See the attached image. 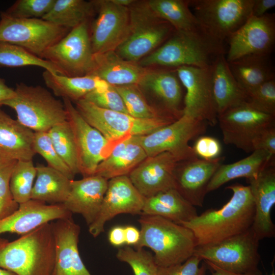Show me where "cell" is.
<instances>
[{
    "label": "cell",
    "mask_w": 275,
    "mask_h": 275,
    "mask_svg": "<svg viewBox=\"0 0 275 275\" xmlns=\"http://www.w3.org/2000/svg\"><path fill=\"white\" fill-rule=\"evenodd\" d=\"M226 188L232 196L221 208L208 209L180 224L193 232L197 247L217 243L252 227L255 207L249 186L235 184Z\"/></svg>",
    "instance_id": "1"
},
{
    "label": "cell",
    "mask_w": 275,
    "mask_h": 275,
    "mask_svg": "<svg viewBox=\"0 0 275 275\" xmlns=\"http://www.w3.org/2000/svg\"><path fill=\"white\" fill-rule=\"evenodd\" d=\"M54 260L51 222L11 242L0 237V268L16 275H51Z\"/></svg>",
    "instance_id": "2"
},
{
    "label": "cell",
    "mask_w": 275,
    "mask_h": 275,
    "mask_svg": "<svg viewBox=\"0 0 275 275\" xmlns=\"http://www.w3.org/2000/svg\"><path fill=\"white\" fill-rule=\"evenodd\" d=\"M139 222L140 238L134 246L150 248L160 267L182 263L194 255L197 240L188 228L157 215L142 214Z\"/></svg>",
    "instance_id": "3"
},
{
    "label": "cell",
    "mask_w": 275,
    "mask_h": 275,
    "mask_svg": "<svg viewBox=\"0 0 275 275\" xmlns=\"http://www.w3.org/2000/svg\"><path fill=\"white\" fill-rule=\"evenodd\" d=\"M222 54H225V47L213 42L202 33L175 30L162 44L137 64L146 68H206Z\"/></svg>",
    "instance_id": "4"
},
{
    "label": "cell",
    "mask_w": 275,
    "mask_h": 275,
    "mask_svg": "<svg viewBox=\"0 0 275 275\" xmlns=\"http://www.w3.org/2000/svg\"><path fill=\"white\" fill-rule=\"evenodd\" d=\"M15 96L2 105L14 109L17 120L34 132H48L57 124L68 120L63 101L40 86L17 84Z\"/></svg>",
    "instance_id": "5"
},
{
    "label": "cell",
    "mask_w": 275,
    "mask_h": 275,
    "mask_svg": "<svg viewBox=\"0 0 275 275\" xmlns=\"http://www.w3.org/2000/svg\"><path fill=\"white\" fill-rule=\"evenodd\" d=\"M128 8L129 31L115 51L122 59L138 63L162 44L175 30L167 21L155 16L146 1H135Z\"/></svg>",
    "instance_id": "6"
},
{
    "label": "cell",
    "mask_w": 275,
    "mask_h": 275,
    "mask_svg": "<svg viewBox=\"0 0 275 275\" xmlns=\"http://www.w3.org/2000/svg\"><path fill=\"white\" fill-rule=\"evenodd\" d=\"M254 0H190L189 7L203 34L213 42H224L252 16Z\"/></svg>",
    "instance_id": "7"
},
{
    "label": "cell",
    "mask_w": 275,
    "mask_h": 275,
    "mask_svg": "<svg viewBox=\"0 0 275 275\" xmlns=\"http://www.w3.org/2000/svg\"><path fill=\"white\" fill-rule=\"evenodd\" d=\"M75 103L76 109L86 122L107 140L117 144L131 136L149 134L176 120L136 118L126 113L100 108L84 99Z\"/></svg>",
    "instance_id": "8"
},
{
    "label": "cell",
    "mask_w": 275,
    "mask_h": 275,
    "mask_svg": "<svg viewBox=\"0 0 275 275\" xmlns=\"http://www.w3.org/2000/svg\"><path fill=\"white\" fill-rule=\"evenodd\" d=\"M259 240L251 228L217 243L196 248L194 255L225 270L240 274L259 272Z\"/></svg>",
    "instance_id": "9"
},
{
    "label": "cell",
    "mask_w": 275,
    "mask_h": 275,
    "mask_svg": "<svg viewBox=\"0 0 275 275\" xmlns=\"http://www.w3.org/2000/svg\"><path fill=\"white\" fill-rule=\"evenodd\" d=\"M0 18V41L19 46L40 58L70 31L42 18H13L4 11Z\"/></svg>",
    "instance_id": "10"
},
{
    "label": "cell",
    "mask_w": 275,
    "mask_h": 275,
    "mask_svg": "<svg viewBox=\"0 0 275 275\" xmlns=\"http://www.w3.org/2000/svg\"><path fill=\"white\" fill-rule=\"evenodd\" d=\"M207 124L183 114L173 122L139 138L147 157L168 152L181 161L197 156L188 142L203 134Z\"/></svg>",
    "instance_id": "11"
},
{
    "label": "cell",
    "mask_w": 275,
    "mask_h": 275,
    "mask_svg": "<svg viewBox=\"0 0 275 275\" xmlns=\"http://www.w3.org/2000/svg\"><path fill=\"white\" fill-rule=\"evenodd\" d=\"M42 59L52 64L60 75L82 76L91 72L94 61L90 36L89 22L71 30L47 49Z\"/></svg>",
    "instance_id": "12"
},
{
    "label": "cell",
    "mask_w": 275,
    "mask_h": 275,
    "mask_svg": "<svg viewBox=\"0 0 275 275\" xmlns=\"http://www.w3.org/2000/svg\"><path fill=\"white\" fill-rule=\"evenodd\" d=\"M274 120L275 116L254 108L247 102L217 117L224 142L248 153L253 151L255 138L265 129L274 125Z\"/></svg>",
    "instance_id": "13"
},
{
    "label": "cell",
    "mask_w": 275,
    "mask_h": 275,
    "mask_svg": "<svg viewBox=\"0 0 275 275\" xmlns=\"http://www.w3.org/2000/svg\"><path fill=\"white\" fill-rule=\"evenodd\" d=\"M63 100L73 134L79 173L84 177L93 175L99 164L109 155L117 144L107 140L86 122L70 100Z\"/></svg>",
    "instance_id": "14"
},
{
    "label": "cell",
    "mask_w": 275,
    "mask_h": 275,
    "mask_svg": "<svg viewBox=\"0 0 275 275\" xmlns=\"http://www.w3.org/2000/svg\"><path fill=\"white\" fill-rule=\"evenodd\" d=\"M175 69L186 90L183 114L215 125L218 115L213 95L212 65L206 68L182 66Z\"/></svg>",
    "instance_id": "15"
},
{
    "label": "cell",
    "mask_w": 275,
    "mask_h": 275,
    "mask_svg": "<svg viewBox=\"0 0 275 275\" xmlns=\"http://www.w3.org/2000/svg\"><path fill=\"white\" fill-rule=\"evenodd\" d=\"M97 16L90 27L94 55L115 51L127 36L130 24L128 7L111 0L94 1Z\"/></svg>",
    "instance_id": "16"
},
{
    "label": "cell",
    "mask_w": 275,
    "mask_h": 275,
    "mask_svg": "<svg viewBox=\"0 0 275 275\" xmlns=\"http://www.w3.org/2000/svg\"><path fill=\"white\" fill-rule=\"evenodd\" d=\"M227 41L229 44L226 56L228 62L246 56L270 55L275 42L274 14L250 16Z\"/></svg>",
    "instance_id": "17"
},
{
    "label": "cell",
    "mask_w": 275,
    "mask_h": 275,
    "mask_svg": "<svg viewBox=\"0 0 275 275\" xmlns=\"http://www.w3.org/2000/svg\"><path fill=\"white\" fill-rule=\"evenodd\" d=\"M145 199L134 186L127 175L108 180L99 213L89 226V233L93 237H97L104 231L105 223L119 214H141Z\"/></svg>",
    "instance_id": "18"
},
{
    "label": "cell",
    "mask_w": 275,
    "mask_h": 275,
    "mask_svg": "<svg viewBox=\"0 0 275 275\" xmlns=\"http://www.w3.org/2000/svg\"><path fill=\"white\" fill-rule=\"evenodd\" d=\"M224 158L195 156L178 162L174 171L176 189L193 206L202 207L208 184Z\"/></svg>",
    "instance_id": "19"
},
{
    "label": "cell",
    "mask_w": 275,
    "mask_h": 275,
    "mask_svg": "<svg viewBox=\"0 0 275 275\" xmlns=\"http://www.w3.org/2000/svg\"><path fill=\"white\" fill-rule=\"evenodd\" d=\"M180 160L164 152L146 158L128 175L138 191L145 198L176 189L174 169Z\"/></svg>",
    "instance_id": "20"
},
{
    "label": "cell",
    "mask_w": 275,
    "mask_h": 275,
    "mask_svg": "<svg viewBox=\"0 0 275 275\" xmlns=\"http://www.w3.org/2000/svg\"><path fill=\"white\" fill-rule=\"evenodd\" d=\"M55 243L51 275H92L80 256L78 243L80 228L72 217L51 222Z\"/></svg>",
    "instance_id": "21"
},
{
    "label": "cell",
    "mask_w": 275,
    "mask_h": 275,
    "mask_svg": "<svg viewBox=\"0 0 275 275\" xmlns=\"http://www.w3.org/2000/svg\"><path fill=\"white\" fill-rule=\"evenodd\" d=\"M275 162L268 165L257 177L248 179L255 207L251 229L260 241L275 236L271 210L275 204Z\"/></svg>",
    "instance_id": "22"
},
{
    "label": "cell",
    "mask_w": 275,
    "mask_h": 275,
    "mask_svg": "<svg viewBox=\"0 0 275 275\" xmlns=\"http://www.w3.org/2000/svg\"><path fill=\"white\" fill-rule=\"evenodd\" d=\"M138 86L142 92L151 94L158 109L177 119L183 115V86L175 69L149 68Z\"/></svg>",
    "instance_id": "23"
},
{
    "label": "cell",
    "mask_w": 275,
    "mask_h": 275,
    "mask_svg": "<svg viewBox=\"0 0 275 275\" xmlns=\"http://www.w3.org/2000/svg\"><path fill=\"white\" fill-rule=\"evenodd\" d=\"M63 204H47L30 200L21 204L17 210L0 219V235L5 233L23 235L52 221L72 217Z\"/></svg>",
    "instance_id": "24"
},
{
    "label": "cell",
    "mask_w": 275,
    "mask_h": 275,
    "mask_svg": "<svg viewBox=\"0 0 275 275\" xmlns=\"http://www.w3.org/2000/svg\"><path fill=\"white\" fill-rule=\"evenodd\" d=\"M108 182L96 175L72 180L70 193L63 205L71 213L80 214L89 226L99 213Z\"/></svg>",
    "instance_id": "25"
},
{
    "label": "cell",
    "mask_w": 275,
    "mask_h": 275,
    "mask_svg": "<svg viewBox=\"0 0 275 275\" xmlns=\"http://www.w3.org/2000/svg\"><path fill=\"white\" fill-rule=\"evenodd\" d=\"M34 132L12 118L0 106V156L15 160H31L36 154Z\"/></svg>",
    "instance_id": "26"
},
{
    "label": "cell",
    "mask_w": 275,
    "mask_h": 275,
    "mask_svg": "<svg viewBox=\"0 0 275 275\" xmlns=\"http://www.w3.org/2000/svg\"><path fill=\"white\" fill-rule=\"evenodd\" d=\"M148 69L126 61L111 51L94 55V66L89 75L114 87L138 85Z\"/></svg>",
    "instance_id": "27"
},
{
    "label": "cell",
    "mask_w": 275,
    "mask_h": 275,
    "mask_svg": "<svg viewBox=\"0 0 275 275\" xmlns=\"http://www.w3.org/2000/svg\"><path fill=\"white\" fill-rule=\"evenodd\" d=\"M147 157L139 136H131L116 145L109 155L99 164L94 175L107 180L128 176Z\"/></svg>",
    "instance_id": "28"
},
{
    "label": "cell",
    "mask_w": 275,
    "mask_h": 275,
    "mask_svg": "<svg viewBox=\"0 0 275 275\" xmlns=\"http://www.w3.org/2000/svg\"><path fill=\"white\" fill-rule=\"evenodd\" d=\"M212 67L213 95L218 116L246 102L248 93L233 76L225 54L218 56Z\"/></svg>",
    "instance_id": "29"
},
{
    "label": "cell",
    "mask_w": 275,
    "mask_h": 275,
    "mask_svg": "<svg viewBox=\"0 0 275 275\" xmlns=\"http://www.w3.org/2000/svg\"><path fill=\"white\" fill-rule=\"evenodd\" d=\"M142 214L159 216L179 224L198 215L196 207L175 188L146 198Z\"/></svg>",
    "instance_id": "30"
},
{
    "label": "cell",
    "mask_w": 275,
    "mask_h": 275,
    "mask_svg": "<svg viewBox=\"0 0 275 275\" xmlns=\"http://www.w3.org/2000/svg\"><path fill=\"white\" fill-rule=\"evenodd\" d=\"M274 157L261 150H255L248 156L230 164H222L211 178L207 193L217 189L227 182L239 178L247 180L255 178Z\"/></svg>",
    "instance_id": "31"
},
{
    "label": "cell",
    "mask_w": 275,
    "mask_h": 275,
    "mask_svg": "<svg viewBox=\"0 0 275 275\" xmlns=\"http://www.w3.org/2000/svg\"><path fill=\"white\" fill-rule=\"evenodd\" d=\"M269 56H246L228 62L233 76L248 95L263 83L275 79Z\"/></svg>",
    "instance_id": "32"
},
{
    "label": "cell",
    "mask_w": 275,
    "mask_h": 275,
    "mask_svg": "<svg viewBox=\"0 0 275 275\" xmlns=\"http://www.w3.org/2000/svg\"><path fill=\"white\" fill-rule=\"evenodd\" d=\"M36 170L31 200L47 204H63L70 193L72 180L48 166L38 164Z\"/></svg>",
    "instance_id": "33"
},
{
    "label": "cell",
    "mask_w": 275,
    "mask_h": 275,
    "mask_svg": "<svg viewBox=\"0 0 275 275\" xmlns=\"http://www.w3.org/2000/svg\"><path fill=\"white\" fill-rule=\"evenodd\" d=\"M42 77L46 86L54 96L74 102L84 99L88 93L96 89L109 85L92 75L67 76L45 70Z\"/></svg>",
    "instance_id": "34"
},
{
    "label": "cell",
    "mask_w": 275,
    "mask_h": 275,
    "mask_svg": "<svg viewBox=\"0 0 275 275\" xmlns=\"http://www.w3.org/2000/svg\"><path fill=\"white\" fill-rule=\"evenodd\" d=\"M146 2L155 16L167 21L175 31L202 33L189 7V1L149 0Z\"/></svg>",
    "instance_id": "35"
},
{
    "label": "cell",
    "mask_w": 275,
    "mask_h": 275,
    "mask_svg": "<svg viewBox=\"0 0 275 275\" xmlns=\"http://www.w3.org/2000/svg\"><path fill=\"white\" fill-rule=\"evenodd\" d=\"M95 11L94 1L56 0L42 19L71 30L89 22Z\"/></svg>",
    "instance_id": "36"
},
{
    "label": "cell",
    "mask_w": 275,
    "mask_h": 275,
    "mask_svg": "<svg viewBox=\"0 0 275 275\" xmlns=\"http://www.w3.org/2000/svg\"><path fill=\"white\" fill-rule=\"evenodd\" d=\"M122 97L129 114L136 118H177L150 105L138 85L115 87ZM179 119V118H178Z\"/></svg>",
    "instance_id": "37"
},
{
    "label": "cell",
    "mask_w": 275,
    "mask_h": 275,
    "mask_svg": "<svg viewBox=\"0 0 275 275\" xmlns=\"http://www.w3.org/2000/svg\"><path fill=\"white\" fill-rule=\"evenodd\" d=\"M37 66L54 74H59L50 62L37 57L15 44L0 41V68Z\"/></svg>",
    "instance_id": "38"
},
{
    "label": "cell",
    "mask_w": 275,
    "mask_h": 275,
    "mask_svg": "<svg viewBox=\"0 0 275 275\" xmlns=\"http://www.w3.org/2000/svg\"><path fill=\"white\" fill-rule=\"evenodd\" d=\"M48 133L56 151L73 175L79 173L74 139L68 120L56 125Z\"/></svg>",
    "instance_id": "39"
},
{
    "label": "cell",
    "mask_w": 275,
    "mask_h": 275,
    "mask_svg": "<svg viewBox=\"0 0 275 275\" xmlns=\"http://www.w3.org/2000/svg\"><path fill=\"white\" fill-rule=\"evenodd\" d=\"M36 173V166L32 160L16 162L11 176L10 187L14 200L19 205L31 200Z\"/></svg>",
    "instance_id": "40"
},
{
    "label": "cell",
    "mask_w": 275,
    "mask_h": 275,
    "mask_svg": "<svg viewBox=\"0 0 275 275\" xmlns=\"http://www.w3.org/2000/svg\"><path fill=\"white\" fill-rule=\"evenodd\" d=\"M116 257L120 261L128 263L134 275H160V267L156 264L154 256L143 248H120Z\"/></svg>",
    "instance_id": "41"
},
{
    "label": "cell",
    "mask_w": 275,
    "mask_h": 275,
    "mask_svg": "<svg viewBox=\"0 0 275 275\" xmlns=\"http://www.w3.org/2000/svg\"><path fill=\"white\" fill-rule=\"evenodd\" d=\"M17 161L0 156V219L10 215L19 207L10 187L11 176Z\"/></svg>",
    "instance_id": "42"
},
{
    "label": "cell",
    "mask_w": 275,
    "mask_h": 275,
    "mask_svg": "<svg viewBox=\"0 0 275 275\" xmlns=\"http://www.w3.org/2000/svg\"><path fill=\"white\" fill-rule=\"evenodd\" d=\"M34 149L36 154L46 160L48 166L73 180L74 175L56 151L48 132H34Z\"/></svg>",
    "instance_id": "43"
},
{
    "label": "cell",
    "mask_w": 275,
    "mask_h": 275,
    "mask_svg": "<svg viewBox=\"0 0 275 275\" xmlns=\"http://www.w3.org/2000/svg\"><path fill=\"white\" fill-rule=\"evenodd\" d=\"M56 0H17L4 12L15 18H42Z\"/></svg>",
    "instance_id": "44"
},
{
    "label": "cell",
    "mask_w": 275,
    "mask_h": 275,
    "mask_svg": "<svg viewBox=\"0 0 275 275\" xmlns=\"http://www.w3.org/2000/svg\"><path fill=\"white\" fill-rule=\"evenodd\" d=\"M84 99L101 108L129 114L122 97L111 85L90 92Z\"/></svg>",
    "instance_id": "45"
},
{
    "label": "cell",
    "mask_w": 275,
    "mask_h": 275,
    "mask_svg": "<svg viewBox=\"0 0 275 275\" xmlns=\"http://www.w3.org/2000/svg\"><path fill=\"white\" fill-rule=\"evenodd\" d=\"M247 102L261 112L275 116V79L263 83L249 92Z\"/></svg>",
    "instance_id": "46"
},
{
    "label": "cell",
    "mask_w": 275,
    "mask_h": 275,
    "mask_svg": "<svg viewBox=\"0 0 275 275\" xmlns=\"http://www.w3.org/2000/svg\"><path fill=\"white\" fill-rule=\"evenodd\" d=\"M202 260L193 255L182 263L160 267V275H205L206 265L199 266Z\"/></svg>",
    "instance_id": "47"
},
{
    "label": "cell",
    "mask_w": 275,
    "mask_h": 275,
    "mask_svg": "<svg viewBox=\"0 0 275 275\" xmlns=\"http://www.w3.org/2000/svg\"><path fill=\"white\" fill-rule=\"evenodd\" d=\"M192 148L198 157L205 160L219 157L222 151V146L218 140L209 136L198 137Z\"/></svg>",
    "instance_id": "48"
},
{
    "label": "cell",
    "mask_w": 275,
    "mask_h": 275,
    "mask_svg": "<svg viewBox=\"0 0 275 275\" xmlns=\"http://www.w3.org/2000/svg\"><path fill=\"white\" fill-rule=\"evenodd\" d=\"M253 151L261 150L271 156L275 155V126L269 127L262 131L253 142Z\"/></svg>",
    "instance_id": "49"
},
{
    "label": "cell",
    "mask_w": 275,
    "mask_h": 275,
    "mask_svg": "<svg viewBox=\"0 0 275 275\" xmlns=\"http://www.w3.org/2000/svg\"><path fill=\"white\" fill-rule=\"evenodd\" d=\"M275 6V0H254L252 9V16H263L267 11Z\"/></svg>",
    "instance_id": "50"
},
{
    "label": "cell",
    "mask_w": 275,
    "mask_h": 275,
    "mask_svg": "<svg viewBox=\"0 0 275 275\" xmlns=\"http://www.w3.org/2000/svg\"><path fill=\"white\" fill-rule=\"evenodd\" d=\"M108 240L111 244L119 246L125 243L124 227L116 226L109 232Z\"/></svg>",
    "instance_id": "51"
},
{
    "label": "cell",
    "mask_w": 275,
    "mask_h": 275,
    "mask_svg": "<svg viewBox=\"0 0 275 275\" xmlns=\"http://www.w3.org/2000/svg\"><path fill=\"white\" fill-rule=\"evenodd\" d=\"M125 243L135 245L140 238V231L135 227L128 226L124 227Z\"/></svg>",
    "instance_id": "52"
},
{
    "label": "cell",
    "mask_w": 275,
    "mask_h": 275,
    "mask_svg": "<svg viewBox=\"0 0 275 275\" xmlns=\"http://www.w3.org/2000/svg\"><path fill=\"white\" fill-rule=\"evenodd\" d=\"M15 95V90L6 84L5 79L0 77V106L3 102L13 98Z\"/></svg>",
    "instance_id": "53"
},
{
    "label": "cell",
    "mask_w": 275,
    "mask_h": 275,
    "mask_svg": "<svg viewBox=\"0 0 275 275\" xmlns=\"http://www.w3.org/2000/svg\"><path fill=\"white\" fill-rule=\"evenodd\" d=\"M206 265H207L210 268L212 269L213 272L211 275H261V273L260 271L249 274H240L237 273L233 272H231L224 269H222L214 264L208 262L204 261Z\"/></svg>",
    "instance_id": "54"
},
{
    "label": "cell",
    "mask_w": 275,
    "mask_h": 275,
    "mask_svg": "<svg viewBox=\"0 0 275 275\" xmlns=\"http://www.w3.org/2000/svg\"><path fill=\"white\" fill-rule=\"evenodd\" d=\"M112 2L118 5L129 7L135 1L133 0H111Z\"/></svg>",
    "instance_id": "55"
},
{
    "label": "cell",
    "mask_w": 275,
    "mask_h": 275,
    "mask_svg": "<svg viewBox=\"0 0 275 275\" xmlns=\"http://www.w3.org/2000/svg\"><path fill=\"white\" fill-rule=\"evenodd\" d=\"M0 275H16V274L9 270L0 268Z\"/></svg>",
    "instance_id": "56"
},
{
    "label": "cell",
    "mask_w": 275,
    "mask_h": 275,
    "mask_svg": "<svg viewBox=\"0 0 275 275\" xmlns=\"http://www.w3.org/2000/svg\"><path fill=\"white\" fill-rule=\"evenodd\" d=\"M270 275H275L274 271H273Z\"/></svg>",
    "instance_id": "57"
}]
</instances>
